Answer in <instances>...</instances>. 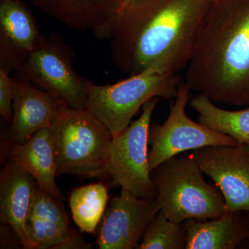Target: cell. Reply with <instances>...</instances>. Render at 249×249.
Listing matches in <instances>:
<instances>
[{
    "mask_svg": "<svg viewBox=\"0 0 249 249\" xmlns=\"http://www.w3.org/2000/svg\"><path fill=\"white\" fill-rule=\"evenodd\" d=\"M67 106L48 91L37 89L29 80H15L13 119L10 124L11 142L25 143L40 129L51 127Z\"/></svg>",
    "mask_w": 249,
    "mask_h": 249,
    "instance_id": "obj_13",
    "label": "cell"
},
{
    "mask_svg": "<svg viewBox=\"0 0 249 249\" xmlns=\"http://www.w3.org/2000/svg\"><path fill=\"white\" fill-rule=\"evenodd\" d=\"M134 1V0H123L122 11H121V13H122L123 11H124V9H125L127 6H129L131 3L133 2Z\"/></svg>",
    "mask_w": 249,
    "mask_h": 249,
    "instance_id": "obj_24",
    "label": "cell"
},
{
    "mask_svg": "<svg viewBox=\"0 0 249 249\" xmlns=\"http://www.w3.org/2000/svg\"><path fill=\"white\" fill-rule=\"evenodd\" d=\"M184 82L215 103L249 106V0L213 1L204 19Z\"/></svg>",
    "mask_w": 249,
    "mask_h": 249,
    "instance_id": "obj_2",
    "label": "cell"
},
{
    "mask_svg": "<svg viewBox=\"0 0 249 249\" xmlns=\"http://www.w3.org/2000/svg\"><path fill=\"white\" fill-rule=\"evenodd\" d=\"M213 0H134L111 34V58L129 76L153 65L171 73L186 69Z\"/></svg>",
    "mask_w": 249,
    "mask_h": 249,
    "instance_id": "obj_1",
    "label": "cell"
},
{
    "mask_svg": "<svg viewBox=\"0 0 249 249\" xmlns=\"http://www.w3.org/2000/svg\"><path fill=\"white\" fill-rule=\"evenodd\" d=\"M73 56L61 36L52 33L44 36L16 71L21 78L38 85L70 107L86 109V79L73 68Z\"/></svg>",
    "mask_w": 249,
    "mask_h": 249,
    "instance_id": "obj_6",
    "label": "cell"
},
{
    "mask_svg": "<svg viewBox=\"0 0 249 249\" xmlns=\"http://www.w3.org/2000/svg\"><path fill=\"white\" fill-rule=\"evenodd\" d=\"M158 97L142 107V114L112 139L109 174L113 184L143 199H155L157 188L149 169L148 134Z\"/></svg>",
    "mask_w": 249,
    "mask_h": 249,
    "instance_id": "obj_7",
    "label": "cell"
},
{
    "mask_svg": "<svg viewBox=\"0 0 249 249\" xmlns=\"http://www.w3.org/2000/svg\"><path fill=\"white\" fill-rule=\"evenodd\" d=\"M192 155L220 190L227 211H249V142L201 147Z\"/></svg>",
    "mask_w": 249,
    "mask_h": 249,
    "instance_id": "obj_9",
    "label": "cell"
},
{
    "mask_svg": "<svg viewBox=\"0 0 249 249\" xmlns=\"http://www.w3.org/2000/svg\"><path fill=\"white\" fill-rule=\"evenodd\" d=\"M193 155L171 157L151 172L160 211L170 220L207 221L227 212L218 187L206 182Z\"/></svg>",
    "mask_w": 249,
    "mask_h": 249,
    "instance_id": "obj_4",
    "label": "cell"
},
{
    "mask_svg": "<svg viewBox=\"0 0 249 249\" xmlns=\"http://www.w3.org/2000/svg\"><path fill=\"white\" fill-rule=\"evenodd\" d=\"M191 92L186 83L181 82L166 121L161 124H150L148 134V142L152 147L149 152L150 172L165 160L187 150L211 145L232 146L238 143L232 137L194 122L187 116L186 106L191 99Z\"/></svg>",
    "mask_w": 249,
    "mask_h": 249,
    "instance_id": "obj_8",
    "label": "cell"
},
{
    "mask_svg": "<svg viewBox=\"0 0 249 249\" xmlns=\"http://www.w3.org/2000/svg\"><path fill=\"white\" fill-rule=\"evenodd\" d=\"M217 1V0H213V1Z\"/></svg>",
    "mask_w": 249,
    "mask_h": 249,
    "instance_id": "obj_25",
    "label": "cell"
},
{
    "mask_svg": "<svg viewBox=\"0 0 249 249\" xmlns=\"http://www.w3.org/2000/svg\"><path fill=\"white\" fill-rule=\"evenodd\" d=\"M44 14L78 31L110 38L123 0H31Z\"/></svg>",
    "mask_w": 249,
    "mask_h": 249,
    "instance_id": "obj_12",
    "label": "cell"
},
{
    "mask_svg": "<svg viewBox=\"0 0 249 249\" xmlns=\"http://www.w3.org/2000/svg\"><path fill=\"white\" fill-rule=\"evenodd\" d=\"M109 194L103 182L75 188L69 199L73 221L83 232L94 233L107 206Z\"/></svg>",
    "mask_w": 249,
    "mask_h": 249,
    "instance_id": "obj_18",
    "label": "cell"
},
{
    "mask_svg": "<svg viewBox=\"0 0 249 249\" xmlns=\"http://www.w3.org/2000/svg\"><path fill=\"white\" fill-rule=\"evenodd\" d=\"M27 231L34 249H57L76 232L70 225L37 218H28Z\"/></svg>",
    "mask_w": 249,
    "mask_h": 249,
    "instance_id": "obj_20",
    "label": "cell"
},
{
    "mask_svg": "<svg viewBox=\"0 0 249 249\" xmlns=\"http://www.w3.org/2000/svg\"><path fill=\"white\" fill-rule=\"evenodd\" d=\"M248 214H249V211H248Z\"/></svg>",
    "mask_w": 249,
    "mask_h": 249,
    "instance_id": "obj_26",
    "label": "cell"
},
{
    "mask_svg": "<svg viewBox=\"0 0 249 249\" xmlns=\"http://www.w3.org/2000/svg\"><path fill=\"white\" fill-rule=\"evenodd\" d=\"M9 73L7 70L0 68V114L4 121L11 124L15 80L10 77Z\"/></svg>",
    "mask_w": 249,
    "mask_h": 249,
    "instance_id": "obj_22",
    "label": "cell"
},
{
    "mask_svg": "<svg viewBox=\"0 0 249 249\" xmlns=\"http://www.w3.org/2000/svg\"><path fill=\"white\" fill-rule=\"evenodd\" d=\"M91 248L92 247L91 245L88 243L83 239V237L76 231L65 243L59 246L57 249H88Z\"/></svg>",
    "mask_w": 249,
    "mask_h": 249,
    "instance_id": "obj_23",
    "label": "cell"
},
{
    "mask_svg": "<svg viewBox=\"0 0 249 249\" xmlns=\"http://www.w3.org/2000/svg\"><path fill=\"white\" fill-rule=\"evenodd\" d=\"M28 218H37L70 225L68 215L61 201L54 199L47 192L41 189L37 183Z\"/></svg>",
    "mask_w": 249,
    "mask_h": 249,
    "instance_id": "obj_21",
    "label": "cell"
},
{
    "mask_svg": "<svg viewBox=\"0 0 249 249\" xmlns=\"http://www.w3.org/2000/svg\"><path fill=\"white\" fill-rule=\"evenodd\" d=\"M36 186L30 173L9 160L0 176V220L14 229L25 249H34L27 221Z\"/></svg>",
    "mask_w": 249,
    "mask_h": 249,
    "instance_id": "obj_14",
    "label": "cell"
},
{
    "mask_svg": "<svg viewBox=\"0 0 249 249\" xmlns=\"http://www.w3.org/2000/svg\"><path fill=\"white\" fill-rule=\"evenodd\" d=\"M9 158L30 173L41 189L62 201L61 192L55 181L56 163L49 127L36 132L25 143L11 142Z\"/></svg>",
    "mask_w": 249,
    "mask_h": 249,
    "instance_id": "obj_16",
    "label": "cell"
},
{
    "mask_svg": "<svg viewBox=\"0 0 249 249\" xmlns=\"http://www.w3.org/2000/svg\"><path fill=\"white\" fill-rule=\"evenodd\" d=\"M181 82L178 73H170L159 64L115 84L96 85L86 80V109L114 138L152 98H176Z\"/></svg>",
    "mask_w": 249,
    "mask_h": 249,
    "instance_id": "obj_5",
    "label": "cell"
},
{
    "mask_svg": "<svg viewBox=\"0 0 249 249\" xmlns=\"http://www.w3.org/2000/svg\"><path fill=\"white\" fill-rule=\"evenodd\" d=\"M206 95L197 93L190 106L199 114L198 121L209 128L231 137L238 143L249 142V106L242 110L218 107Z\"/></svg>",
    "mask_w": 249,
    "mask_h": 249,
    "instance_id": "obj_17",
    "label": "cell"
},
{
    "mask_svg": "<svg viewBox=\"0 0 249 249\" xmlns=\"http://www.w3.org/2000/svg\"><path fill=\"white\" fill-rule=\"evenodd\" d=\"M43 37L22 0H0V68L16 71Z\"/></svg>",
    "mask_w": 249,
    "mask_h": 249,
    "instance_id": "obj_11",
    "label": "cell"
},
{
    "mask_svg": "<svg viewBox=\"0 0 249 249\" xmlns=\"http://www.w3.org/2000/svg\"><path fill=\"white\" fill-rule=\"evenodd\" d=\"M186 249H235L249 240L248 211H227L217 219L185 221Z\"/></svg>",
    "mask_w": 249,
    "mask_h": 249,
    "instance_id": "obj_15",
    "label": "cell"
},
{
    "mask_svg": "<svg viewBox=\"0 0 249 249\" xmlns=\"http://www.w3.org/2000/svg\"><path fill=\"white\" fill-rule=\"evenodd\" d=\"M160 211L155 199L121 191L103 217L96 244L100 249H137L147 227Z\"/></svg>",
    "mask_w": 249,
    "mask_h": 249,
    "instance_id": "obj_10",
    "label": "cell"
},
{
    "mask_svg": "<svg viewBox=\"0 0 249 249\" xmlns=\"http://www.w3.org/2000/svg\"><path fill=\"white\" fill-rule=\"evenodd\" d=\"M186 246L184 224L170 220L159 211L147 227L137 249H186Z\"/></svg>",
    "mask_w": 249,
    "mask_h": 249,
    "instance_id": "obj_19",
    "label": "cell"
},
{
    "mask_svg": "<svg viewBox=\"0 0 249 249\" xmlns=\"http://www.w3.org/2000/svg\"><path fill=\"white\" fill-rule=\"evenodd\" d=\"M50 132L56 163V176L110 178L112 136L87 109L66 106Z\"/></svg>",
    "mask_w": 249,
    "mask_h": 249,
    "instance_id": "obj_3",
    "label": "cell"
}]
</instances>
